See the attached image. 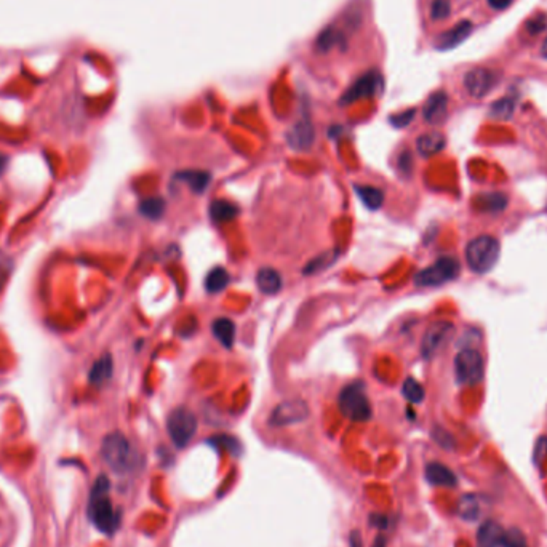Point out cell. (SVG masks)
<instances>
[{
	"label": "cell",
	"instance_id": "16",
	"mask_svg": "<svg viewBox=\"0 0 547 547\" xmlns=\"http://www.w3.org/2000/svg\"><path fill=\"white\" fill-rule=\"evenodd\" d=\"M113 371H114L113 357H110V354H104L100 357V359L95 360L93 365H91L90 373H88V381L90 384H93V386H103V384H106L110 380Z\"/></svg>",
	"mask_w": 547,
	"mask_h": 547
},
{
	"label": "cell",
	"instance_id": "14",
	"mask_svg": "<svg viewBox=\"0 0 547 547\" xmlns=\"http://www.w3.org/2000/svg\"><path fill=\"white\" fill-rule=\"evenodd\" d=\"M314 127L311 125L309 120H299L295 127L290 130V133L286 135L288 145L296 149V151H306L312 145H314Z\"/></svg>",
	"mask_w": 547,
	"mask_h": 547
},
{
	"label": "cell",
	"instance_id": "29",
	"mask_svg": "<svg viewBox=\"0 0 547 547\" xmlns=\"http://www.w3.org/2000/svg\"><path fill=\"white\" fill-rule=\"evenodd\" d=\"M402 394L408 402L412 403H421L424 400V395H426L424 387H422L418 381L413 380V377H408V380H405V382H403Z\"/></svg>",
	"mask_w": 547,
	"mask_h": 547
},
{
	"label": "cell",
	"instance_id": "31",
	"mask_svg": "<svg viewBox=\"0 0 547 547\" xmlns=\"http://www.w3.org/2000/svg\"><path fill=\"white\" fill-rule=\"evenodd\" d=\"M501 547H530L526 543V538L519 528L504 530L501 538Z\"/></svg>",
	"mask_w": 547,
	"mask_h": 547
},
{
	"label": "cell",
	"instance_id": "41",
	"mask_svg": "<svg viewBox=\"0 0 547 547\" xmlns=\"http://www.w3.org/2000/svg\"><path fill=\"white\" fill-rule=\"evenodd\" d=\"M412 165H413V160H412V154H410L408 151L403 152L400 157H399V167L400 170L403 173H410V170H412Z\"/></svg>",
	"mask_w": 547,
	"mask_h": 547
},
{
	"label": "cell",
	"instance_id": "40",
	"mask_svg": "<svg viewBox=\"0 0 547 547\" xmlns=\"http://www.w3.org/2000/svg\"><path fill=\"white\" fill-rule=\"evenodd\" d=\"M370 523L371 526H376L377 530H386L389 526V519L382 516V514H373V516L370 517Z\"/></svg>",
	"mask_w": 547,
	"mask_h": 547
},
{
	"label": "cell",
	"instance_id": "28",
	"mask_svg": "<svg viewBox=\"0 0 547 547\" xmlns=\"http://www.w3.org/2000/svg\"><path fill=\"white\" fill-rule=\"evenodd\" d=\"M507 204V199L503 194H485L477 199V205L484 212H499Z\"/></svg>",
	"mask_w": 547,
	"mask_h": 547
},
{
	"label": "cell",
	"instance_id": "2",
	"mask_svg": "<svg viewBox=\"0 0 547 547\" xmlns=\"http://www.w3.org/2000/svg\"><path fill=\"white\" fill-rule=\"evenodd\" d=\"M499 242L491 236H480L466 246V261L474 272L485 274L494 268L499 259Z\"/></svg>",
	"mask_w": 547,
	"mask_h": 547
},
{
	"label": "cell",
	"instance_id": "32",
	"mask_svg": "<svg viewBox=\"0 0 547 547\" xmlns=\"http://www.w3.org/2000/svg\"><path fill=\"white\" fill-rule=\"evenodd\" d=\"M452 2L450 0H432L431 2V18L434 21H442L450 16Z\"/></svg>",
	"mask_w": 547,
	"mask_h": 547
},
{
	"label": "cell",
	"instance_id": "42",
	"mask_svg": "<svg viewBox=\"0 0 547 547\" xmlns=\"http://www.w3.org/2000/svg\"><path fill=\"white\" fill-rule=\"evenodd\" d=\"M486 2H488V5L491 6L493 10L503 11L506 9H509L511 4H512V0H486Z\"/></svg>",
	"mask_w": 547,
	"mask_h": 547
},
{
	"label": "cell",
	"instance_id": "15",
	"mask_svg": "<svg viewBox=\"0 0 547 547\" xmlns=\"http://www.w3.org/2000/svg\"><path fill=\"white\" fill-rule=\"evenodd\" d=\"M426 479L434 486L453 488L458 484V479H456L452 469L445 464H440V462H429L426 466Z\"/></svg>",
	"mask_w": 547,
	"mask_h": 547
},
{
	"label": "cell",
	"instance_id": "18",
	"mask_svg": "<svg viewBox=\"0 0 547 547\" xmlns=\"http://www.w3.org/2000/svg\"><path fill=\"white\" fill-rule=\"evenodd\" d=\"M447 140L440 132H429L421 135L416 141V149L422 157H431V155L439 154L445 147Z\"/></svg>",
	"mask_w": 547,
	"mask_h": 547
},
{
	"label": "cell",
	"instance_id": "27",
	"mask_svg": "<svg viewBox=\"0 0 547 547\" xmlns=\"http://www.w3.org/2000/svg\"><path fill=\"white\" fill-rule=\"evenodd\" d=\"M516 110V100L511 96H504L494 101L490 108V117L496 120H509Z\"/></svg>",
	"mask_w": 547,
	"mask_h": 547
},
{
	"label": "cell",
	"instance_id": "38",
	"mask_svg": "<svg viewBox=\"0 0 547 547\" xmlns=\"http://www.w3.org/2000/svg\"><path fill=\"white\" fill-rule=\"evenodd\" d=\"M547 456V437H539L535 444V452H533V461L535 464H541Z\"/></svg>",
	"mask_w": 547,
	"mask_h": 547
},
{
	"label": "cell",
	"instance_id": "3",
	"mask_svg": "<svg viewBox=\"0 0 547 547\" xmlns=\"http://www.w3.org/2000/svg\"><path fill=\"white\" fill-rule=\"evenodd\" d=\"M101 456L110 471L115 474H127L132 469V447L122 432H110L103 439Z\"/></svg>",
	"mask_w": 547,
	"mask_h": 547
},
{
	"label": "cell",
	"instance_id": "25",
	"mask_svg": "<svg viewBox=\"0 0 547 547\" xmlns=\"http://www.w3.org/2000/svg\"><path fill=\"white\" fill-rule=\"evenodd\" d=\"M355 192L363 202V205L370 208V210H377L384 202V194L381 189L373 186H355Z\"/></svg>",
	"mask_w": 547,
	"mask_h": 547
},
{
	"label": "cell",
	"instance_id": "5",
	"mask_svg": "<svg viewBox=\"0 0 547 547\" xmlns=\"http://www.w3.org/2000/svg\"><path fill=\"white\" fill-rule=\"evenodd\" d=\"M195 431H197V418H195V415L189 408H174L168 415L167 432L177 448L187 447L189 442L195 435Z\"/></svg>",
	"mask_w": 547,
	"mask_h": 547
},
{
	"label": "cell",
	"instance_id": "10",
	"mask_svg": "<svg viewBox=\"0 0 547 547\" xmlns=\"http://www.w3.org/2000/svg\"><path fill=\"white\" fill-rule=\"evenodd\" d=\"M454 333V325L452 322H435L426 330L421 343V353L424 359H432L439 350L450 341Z\"/></svg>",
	"mask_w": 547,
	"mask_h": 547
},
{
	"label": "cell",
	"instance_id": "7",
	"mask_svg": "<svg viewBox=\"0 0 547 547\" xmlns=\"http://www.w3.org/2000/svg\"><path fill=\"white\" fill-rule=\"evenodd\" d=\"M459 271L461 266L454 258H439L432 266L416 274L415 283L418 286H439L458 277Z\"/></svg>",
	"mask_w": 547,
	"mask_h": 547
},
{
	"label": "cell",
	"instance_id": "21",
	"mask_svg": "<svg viewBox=\"0 0 547 547\" xmlns=\"http://www.w3.org/2000/svg\"><path fill=\"white\" fill-rule=\"evenodd\" d=\"M458 516L466 522H475L481 516V499L477 494H464L458 503Z\"/></svg>",
	"mask_w": 547,
	"mask_h": 547
},
{
	"label": "cell",
	"instance_id": "43",
	"mask_svg": "<svg viewBox=\"0 0 547 547\" xmlns=\"http://www.w3.org/2000/svg\"><path fill=\"white\" fill-rule=\"evenodd\" d=\"M349 547H363L359 530H354L349 533Z\"/></svg>",
	"mask_w": 547,
	"mask_h": 547
},
{
	"label": "cell",
	"instance_id": "35",
	"mask_svg": "<svg viewBox=\"0 0 547 547\" xmlns=\"http://www.w3.org/2000/svg\"><path fill=\"white\" fill-rule=\"evenodd\" d=\"M212 444H214L219 448H224V450L231 452L232 454H237L240 448L239 442L234 437H229V435H219V437H214L212 439Z\"/></svg>",
	"mask_w": 547,
	"mask_h": 547
},
{
	"label": "cell",
	"instance_id": "44",
	"mask_svg": "<svg viewBox=\"0 0 547 547\" xmlns=\"http://www.w3.org/2000/svg\"><path fill=\"white\" fill-rule=\"evenodd\" d=\"M371 547H387L386 538H384L382 535H377L376 539L373 541V544H371Z\"/></svg>",
	"mask_w": 547,
	"mask_h": 547
},
{
	"label": "cell",
	"instance_id": "46",
	"mask_svg": "<svg viewBox=\"0 0 547 547\" xmlns=\"http://www.w3.org/2000/svg\"><path fill=\"white\" fill-rule=\"evenodd\" d=\"M541 55H543L544 58H547V37L544 38V42H543V47H541Z\"/></svg>",
	"mask_w": 547,
	"mask_h": 547
},
{
	"label": "cell",
	"instance_id": "11",
	"mask_svg": "<svg viewBox=\"0 0 547 547\" xmlns=\"http://www.w3.org/2000/svg\"><path fill=\"white\" fill-rule=\"evenodd\" d=\"M381 87H382L381 75L377 74L376 71H370V73L362 75L359 80H355L354 85L343 95L341 104L344 106V104L354 103L357 100H362V98L373 96L380 91Z\"/></svg>",
	"mask_w": 547,
	"mask_h": 547
},
{
	"label": "cell",
	"instance_id": "37",
	"mask_svg": "<svg viewBox=\"0 0 547 547\" xmlns=\"http://www.w3.org/2000/svg\"><path fill=\"white\" fill-rule=\"evenodd\" d=\"M415 115H416V110L408 109V110H405V113L390 117V123H392V125L397 128H403L415 119Z\"/></svg>",
	"mask_w": 547,
	"mask_h": 547
},
{
	"label": "cell",
	"instance_id": "33",
	"mask_svg": "<svg viewBox=\"0 0 547 547\" xmlns=\"http://www.w3.org/2000/svg\"><path fill=\"white\" fill-rule=\"evenodd\" d=\"M547 28V16L544 13H536L535 16H531L528 21L525 23V29L530 36H538Z\"/></svg>",
	"mask_w": 547,
	"mask_h": 547
},
{
	"label": "cell",
	"instance_id": "34",
	"mask_svg": "<svg viewBox=\"0 0 547 547\" xmlns=\"http://www.w3.org/2000/svg\"><path fill=\"white\" fill-rule=\"evenodd\" d=\"M432 437L442 448H444V450H454V439L452 437L450 432L445 431V429L435 427L432 431Z\"/></svg>",
	"mask_w": 547,
	"mask_h": 547
},
{
	"label": "cell",
	"instance_id": "39",
	"mask_svg": "<svg viewBox=\"0 0 547 547\" xmlns=\"http://www.w3.org/2000/svg\"><path fill=\"white\" fill-rule=\"evenodd\" d=\"M9 274H10V259L0 251V286L4 285L6 277H9Z\"/></svg>",
	"mask_w": 547,
	"mask_h": 547
},
{
	"label": "cell",
	"instance_id": "8",
	"mask_svg": "<svg viewBox=\"0 0 547 547\" xmlns=\"http://www.w3.org/2000/svg\"><path fill=\"white\" fill-rule=\"evenodd\" d=\"M309 418V407L304 400L293 399L285 400L272 410L269 416V424L272 427H285L291 424H298Z\"/></svg>",
	"mask_w": 547,
	"mask_h": 547
},
{
	"label": "cell",
	"instance_id": "9",
	"mask_svg": "<svg viewBox=\"0 0 547 547\" xmlns=\"http://www.w3.org/2000/svg\"><path fill=\"white\" fill-rule=\"evenodd\" d=\"M498 73L494 69L490 68H472L469 69L464 74V88L469 95L472 98H480L486 96L490 91L494 88V85L498 83Z\"/></svg>",
	"mask_w": 547,
	"mask_h": 547
},
{
	"label": "cell",
	"instance_id": "23",
	"mask_svg": "<svg viewBox=\"0 0 547 547\" xmlns=\"http://www.w3.org/2000/svg\"><path fill=\"white\" fill-rule=\"evenodd\" d=\"M239 208L229 200H213L210 205V217L214 223H229L237 218Z\"/></svg>",
	"mask_w": 547,
	"mask_h": 547
},
{
	"label": "cell",
	"instance_id": "12",
	"mask_svg": "<svg viewBox=\"0 0 547 547\" xmlns=\"http://www.w3.org/2000/svg\"><path fill=\"white\" fill-rule=\"evenodd\" d=\"M474 29V24L469 21V19H462V21L456 23L452 29L445 31L444 34H440L435 41L434 47L439 51H448L453 50L461 45L466 38L471 36V32Z\"/></svg>",
	"mask_w": 547,
	"mask_h": 547
},
{
	"label": "cell",
	"instance_id": "45",
	"mask_svg": "<svg viewBox=\"0 0 547 547\" xmlns=\"http://www.w3.org/2000/svg\"><path fill=\"white\" fill-rule=\"evenodd\" d=\"M6 162H9V160H6V155L0 154V174H2V173L5 172V168H6Z\"/></svg>",
	"mask_w": 547,
	"mask_h": 547
},
{
	"label": "cell",
	"instance_id": "22",
	"mask_svg": "<svg viewBox=\"0 0 547 547\" xmlns=\"http://www.w3.org/2000/svg\"><path fill=\"white\" fill-rule=\"evenodd\" d=\"M177 178L181 179L182 182L191 187V191L195 194H202L208 187L212 181V174L202 170H186V172H179L177 174Z\"/></svg>",
	"mask_w": 547,
	"mask_h": 547
},
{
	"label": "cell",
	"instance_id": "20",
	"mask_svg": "<svg viewBox=\"0 0 547 547\" xmlns=\"http://www.w3.org/2000/svg\"><path fill=\"white\" fill-rule=\"evenodd\" d=\"M212 330L214 338H217L224 348L231 349L234 346V341H236V323H234L231 318H217L212 325Z\"/></svg>",
	"mask_w": 547,
	"mask_h": 547
},
{
	"label": "cell",
	"instance_id": "4",
	"mask_svg": "<svg viewBox=\"0 0 547 547\" xmlns=\"http://www.w3.org/2000/svg\"><path fill=\"white\" fill-rule=\"evenodd\" d=\"M338 405H340L341 413L346 416L348 420L355 422H365L371 418V405L365 392V386L362 382H353L348 384L346 387L341 390L340 397H338Z\"/></svg>",
	"mask_w": 547,
	"mask_h": 547
},
{
	"label": "cell",
	"instance_id": "19",
	"mask_svg": "<svg viewBox=\"0 0 547 547\" xmlns=\"http://www.w3.org/2000/svg\"><path fill=\"white\" fill-rule=\"evenodd\" d=\"M283 280L280 274L272 268H263L256 274V286L264 295H276L282 290Z\"/></svg>",
	"mask_w": 547,
	"mask_h": 547
},
{
	"label": "cell",
	"instance_id": "6",
	"mask_svg": "<svg viewBox=\"0 0 547 547\" xmlns=\"http://www.w3.org/2000/svg\"><path fill=\"white\" fill-rule=\"evenodd\" d=\"M456 380L466 386H472L484 380V357L472 348L462 349L454 357Z\"/></svg>",
	"mask_w": 547,
	"mask_h": 547
},
{
	"label": "cell",
	"instance_id": "24",
	"mask_svg": "<svg viewBox=\"0 0 547 547\" xmlns=\"http://www.w3.org/2000/svg\"><path fill=\"white\" fill-rule=\"evenodd\" d=\"M229 282H231V277L224 268H214L207 274L205 288L208 293L217 295V293L223 291L226 286L229 285Z\"/></svg>",
	"mask_w": 547,
	"mask_h": 547
},
{
	"label": "cell",
	"instance_id": "1",
	"mask_svg": "<svg viewBox=\"0 0 547 547\" xmlns=\"http://www.w3.org/2000/svg\"><path fill=\"white\" fill-rule=\"evenodd\" d=\"M109 490V479L106 475H100L91 486L88 499V517L104 535H114L120 523V516L110 503Z\"/></svg>",
	"mask_w": 547,
	"mask_h": 547
},
{
	"label": "cell",
	"instance_id": "17",
	"mask_svg": "<svg viewBox=\"0 0 547 547\" xmlns=\"http://www.w3.org/2000/svg\"><path fill=\"white\" fill-rule=\"evenodd\" d=\"M504 530L494 520H485L477 531V547H498L501 546Z\"/></svg>",
	"mask_w": 547,
	"mask_h": 547
},
{
	"label": "cell",
	"instance_id": "30",
	"mask_svg": "<svg viewBox=\"0 0 547 547\" xmlns=\"http://www.w3.org/2000/svg\"><path fill=\"white\" fill-rule=\"evenodd\" d=\"M340 42H341L340 32H338L335 28H328V29H325L321 36H318L317 42H316V47L318 51H330L331 48L335 47V45H338Z\"/></svg>",
	"mask_w": 547,
	"mask_h": 547
},
{
	"label": "cell",
	"instance_id": "26",
	"mask_svg": "<svg viewBox=\"0 0 547 547\" xmlns=\"http://www.w3.org/2000/svg\"><path fill=\"white\" fill-rule=\"evenodd\" d=\"M165 208H167V204L162 197H147L145 200H141L140 213L147 219L157 221L164 217Z\"/></svg>",
	"mask_w": 547,
	"mask_h": 547
},
{
	"label": "cell",
	"instance_id": "13",
	"mask_svg": "<svg viewBox=\"0 0 547 547\" xmlns=\"http://www.w3.org/2000/svg\"><path fill=\"white\" fill-rule=\"evenodd\" d=\"M448 113V95L444 90L434 91V93L427 98L422 108V117L427 123L431 125H439L445 120Z\"/></svg>",
	"mask_w": 547,
	"mask_h": 547
},
{
	"label": "cell",
	"instance_id": "36",
	"mask_svg": "<svg viewBox=\"0 0 547 547\" xmlns=\"http://www.w3.org/2000/svg\"><path fill=\"white\" fill-rule=\"evenodd\" d=\"M325 261H331V263H333V261H335V258H333V256L330 258V253H325V255H322L321 258L312 259V261L309 263L308 268L304 269L306 276H311V274H316V272H318V271H322L323 268H327V266H328L330 263H325Z\"/></svg>",
	"mask_w": 547,
	"mask_h": 547
}]
</instances>
